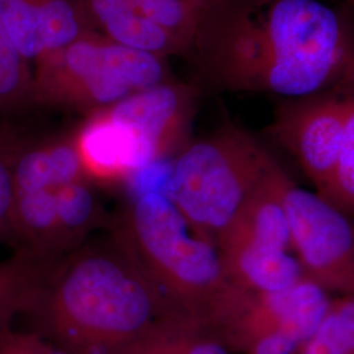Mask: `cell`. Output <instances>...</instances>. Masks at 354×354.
<instances>
[{
    "label": "cell",
    "mask_w": 354,
    "mask_h": 354,
    "mask_svg": "<svg viewBox=\"0 0 354 354\" xmlns=\"http://www.w3.org/2000/svg\"><path fill=\"white\" fill-rule=\"evenodd\" d=\"M171 313L176 311L111 235L50 261L24 317L30 332L66 354H130Z\"/></svg>",
    "instance_id": "cell-2"
},
{
    "label": "cell",
    "mask_w": 354,
    "mask_h": 354,
    "mask_svg": "<svg viewBox=\"0 0 354 354\" xmlns=\"http://www.w3.org/2000/svg\"><path fill=\"white\" fill-rule=\"evenodd\" d=\"M41 17L44 37L41 59L62 50L88 33L97 32L83 0H42Z\"/></svg>",
    "instance_id": "cell-17"
},
{
    "label": "cell",
    "mask_w": 354,
    "mask_h": 354,
    "mask_svg": "<svg viewBox=\"0 0 354 354\" xmlns=\"http://www.w3.org/2000/svg\"><path fill=\"white\" fill-rule=\"evenodd\" d=\"M288 176L276 160L235 223L218 243V250L251 247L291 252L289 218L283 203V184Z\"/></svg>",
    "instance_id": "cell-10"
},
{
    "label": "cell",
    "mask_w": 354,
    "mask_h": 354,
    "mask_svg": "<svg viewBox=\"0 0 354 354\" xmlns=\"http://www.w3.org/2000/svg\"><path fill=\"white\" fill-rule=\"evenodd\" d=\"M291 253L304 277L328 294L354 295V219L317 192L283 184Z\"/></svg>",
    "instance_id": "cell-6"
},
{
    "label": "cell",
    "mask_w": 354,
    "mask_h": 354,
    "mask_svg": "<svg viewBox=\"0 0 354 354\" xmlns=\"http://www.w3.org/2000/svg\"><path fill=\"white\" fill-rule=\"evenodd\" d=\"M317 194L354 219V86L348 96V112L335 169L327 185Z\"/></svg>",
    "instance_id": "cell-20"
},
{
    "label": "cell",
    "mask_w": 354,
    "mask_h": 354,
    "mask_svg": "<svg viewBox=\"0 0 354 354\" xmlns=\"http://www.w3.org/2000/svg\"><path fill=\"white\" fill-rule=\"evenodd\" d=\"M198 88L167 80L105 109L134 137L140 163L175 158L192 140Z\"/></svg>",
    "instance_id": "cell-8"
},
{
    "label": "cell",
    "mask_w": 354,
    "mask_h": 354,
    "mask_svg": "<svg viewBox=\"0 0 354 354\" xmlns=\"http://www.w3.org/2000/svg\"><path fill=\"white\" fill-rule=\"evenodd\" d=\"M230 279L241 290L266 294L285 290L306 279L291 252L226 247L218 250Z\"/></svg>",
    "instance_id": "cell-14"
},
{
    "label": "cell",
    "mask_w": 354,
    "mask_h": 354,
    "mask_svg": "<svg viewBox=\"0 0 354 354\" xmlns=\"http://www.w3.org/2000/svg\"><path fill=\"white\" fill-rule=\"evenodd\" d=\"M172 168L174 158H168L153 160L133 171L122 184L127 188V198L152 193L168 197Z\"/></svg>",
    "instance_id": "cell-24"
},
{
    "label": "cell",
    "mask_w": 354,
    "mask_h": 354,
    "mask_svg": "<svg viewBox=\"0 0 354 354\" xmlns=\"http://www.w3.org/2000/svg\"><path fill=\"white\" fill-rule=\"evenodd\" d=\"M330 301L327 291L307 279L285 290L252 294L221 340L227 348L244 351L257 336L279 330L302 345L319 328Z\"/></svg>",
    "instance_id": "cell-9"
},
{
    "label": "cell",
    "mask_w": 354,
    "mask_h": 354,
    "mask_svg": "<svg viewBox=\"0 0 354 354\" xmlns=\"http://www.w3.org/2000/svg\"><path fill=\"white\" fill-rule=\"evenodd\" d=\"M57 218L58 259L84 244L89 234L104 223L105 213L92 181H76L57 190Z\"/></svg>",
    "instance_id": "cell-15"
},
{
    "label": "cell",
    "mask_w": 354,
    "mask_h": 354,
    "mask_svg": "<svg viewBox=\"0 0 354 354\" xmlns=\"http://www.w3.org/2000/svg\"><path fill=\"white\" fill-rule=\"evenodd\" d=\"M95 29L114 42L158 57L184 54L187 48L155 26L130 0H83Z\"/></svg>",
    "instance_id": "cell-13"
},
{
    "label": "cell",
    "mask_w": 354,
    "mask_h": 354,
    "mask_svg": "<svg viewBox=\"0 0 354 354\" xmlns=\"http://www.w3.org/2000/svg\"><path fill=\"white\" fill-rule=\"evenodd\" d=\"M301 344L288 333L273 330L253 339L245 348V354H297Z\"/></svg>",
    "instance_id": "cell-27"
},
{
    "label": "cell",
    "mask_w": 354,
    "mask_h": 354,
    "mask_svg": "<svg viewBox=\"0 0 354 354\" xmlns=\"http://www.w3.org/2000/svg\"><path fill=\"white\" fill-rule=\"evenodd\" d=\"M353 86L281 99L266 129L268 137L301 167L317 193L327 185L335 169Z\"/></svg>",
    "instance_id": "cell-7"
},
{
    "label": "cell",
    "mask_w": 354,
    "mask_h": 354,
    "mask_svg": "<svg viewBox=\"0 0 354 354\" xmlns=\"http://www.w3.org/2000/svg\"><path fill=\"white\" fill-rule=\"evenodd\" d=\"M138 12L190 50L203 11L190 0H130Z\"/></svg>",
    "instance_id": "cell-21"
},
{
    "label": "cell",
    "mask_w": 354,
    "mask_h": 354,
    "mask_svg": "<svg viewBox=\"0 0 354 354\" xmlns=\"http://www.w3.org/2000/svg\"><path fill=\"white\" fill-rule=\"evenodd\" d=\"M188 354H228V351L215 333L197 324L190 335Z\"/></svg>",
    "instance_id": "cell-28"
},
{
    "label": "cell",
    "mask_w": 354,
    "mask_h": 354,
    "mask_svg": "<svg viewBox=\"0 0 354 354\" xmlns=\"http://www.w3.org/2000/svg\"><path fill=\"white\" fill-rule=\"evenodd\" d=\"M344 1H345V6H346V10L352 13L354 17V0H344Z\"/></svg>",
    "instance_id": "cell-30"
},
{
    "label": "cell",
    "mask_w": 354,
    "mask_h": 354,
    "mask_svg": "<svg viewBox=\"0 0 354 354\" xmlns=\"http://www.w3.org/2000/svg\"><path fill=\"white\" fill-rule=\"evenodd\" d=\"M0 354H66L30 330L11 329L0 339Z\"/></svg>",
    "instance_id": "cell-26"
},
{
    "label": "cell",
    "mask_w": 354,
    "mask_h": 354,
    "mask_svg": "<svg viewBox=\"0 0 354 354\" xmlns=\"http://www.w3.org/2000/svg\"><path fill=\"white\" fill-rule=\"evenodd\" d=\"M193 319L171 313L159 319L130 354H188Z\"/></svg>",
    "instance_id": "cell-22"
},
{
    "label": "cell",
    "mask_w": 354,
    "mask_h": 354,
    "mask_svg": "<svg viewBox=\"0 0 354 354\" xmlns=\"http://www.w3.org/2000/svg\"><path fill=\"white\" fill-rule=\"evenodd\" d=\"M111 232L174 311L219 339L247 307L252 292L230 279L218 248L192 231L165 194L127 198Z\"/></svg>",
    "instance_id": "cell-3"
},
{
    "label": "cell",
    "mask_w": 354,
    "mask_h": 354,
    "mask_svg": "<svg viewBox=\"0 0 354 354\" xmlns=\"http://www.w3.org/2000/svg\"><path fill=\"white\" fill-rule=\"evenodd\" d=\"M49 263L19 251L0 261V339L24 315Z\"/></svg>",
    "instance_id": "cell-16"
},
{
    "label": "cell",
    "mask_w": 354,
    "mask_h": 354,
    "mask_svg": "<svg viewBox=\"0 0 354 354\" xmlns=\"http://www.w3.org/2000/svg\"><path fill=\"white\" fill-rule=\"evenodd\" d=\"M190 1H192V0H190ZM192 3H193V1H192Z\"/></svg>",
    "instance_id": "cell-31"
},
{
    "label": "cell",
    "mask_w": 354,
    "mask_h": 354,
    "mask_svg": "<svg viewBox=\"0 0 354 354\" xmlns=\"http://www.w3.org/2000/svg\"><path fill=\"white\" fill-rule=\"evenodd\" d=\"M0 21V111L33 104L35 75Z\"/></svg>",
    "instance_id": "cell-19"
},
{
    "label": "cell",
    "mask_w": 354,
    "mask_h": 354,
    "mask_svg": "<svg viewBox=\"0 0 354 354\" xmlns=\"http://www.w3.org/2000/svg\"><path fill=\"white\" fill-rule=\"evenodd\" d=\"M213 88L292 99L354 83V17L322 0H213L190 50Z\"/></svg>",
    "instance_id": "cell-1"
},
{
    "label": "cell",
    "mask_w": 354,
    "mask_h": 354,
    "mask_svg": "<svg viewBox=\"0 0 354 354\" xmlns=\"http://www.w3.org/2000/svg\"><path fill=\"white\" fill-rule=\"evenodd\" d=\"M192 1H193V3H194V4H196V6L203 11V8H205L209 3H212L213 0H192Z\"/></svg>",
    "instance_id": "cell-29"
},
{
    "label": "cell",
    "mask_w": 354,
    "mask_h": 354,
    "mask_svg": "<svg viewBox=\"0 0 354 354\" xmlns=\"http://www.w3.org/2000/svg\"><path fill=\"white\" fill-rule=\"evenodd\" d=\"M88 180L76 151L74 136L36 143H17L12 162L13 193L58 190Z\"/></svg>",
    "instance_id": "cell-12"
},
{
    "label": "cell",
    "mask_w": 354,
    "mask_h": 354,
    "mask_svg": "<svg viewBox=\"0 0 354 354\" xmlns=\"http://www.w3.org/2000/svg\"><path fill=\"white\" fill-rule=\"evenodd\" d=\"M76 151L92 183L122 185L140 168V153L130 130L105 109L93 112L74 134Z\"/></svg>",
    "instance_id": "cell-11"
},
{
    "label": "cell",
    "mask_w": 354,
    "mask_h": 354,
    "mask_svg": "<svg viewBox=\"0 0 354 354\" xmlns=\"http://www.w3.org/2000/svg\"><path fill=\"white\" fill-rule=\"evenodd\" d=\"M42 0H0V21L28 64L44 54Z\"/></svg>",
    "instance_id": "cell-18"
},
{
    "label": "cell",
    "mask_w": 354,
    "mask_h": 354,
    "mask_svg": "<svg viewBox=\"0 0 354 354\" xmlns=\"http://www.w3.org/2000/svg\"><path fill=\"white\" fill-rule=\"evenodd\" d=\"M17 143L0 140V239H7L12 205V162Z\"/></svg>",
    "instance_id": "cell-25"
},
{
    "label": "cell",
    "mask_w": 354,
    "mask_h": 354,
    "mask_svg": "<svg viewBox=\"0 0 354 354\" xmlns=\"http://www.w3.org/2000/svg\"><path fill=\"white\" fill-rule=\"evenodd\" d=\"M276 160L252 133L228 122L192 138L174 158L168 198L192 231L216 247Z\"/></svg>",
    "instance_id": "cell-4"
},
{
    "label": "cell",
    "mask_w": 354,
    "mask_h": 354,
    "mask_svg": "<svg viewBox=\"0 0 354 354\" xmlns=\"http://www.w3.org/2000/svg\"><path fill=\"white\" fill-rule=\"evenodd\" d=\"M319 330L336 342L345 354H354V295L330 301Z\"/></svg>",
    "instance_id": "cell-23"
},
{
    "label": "cell",
    "mask_w": 354,
    "mask_h": 354,
    "mask_svg": "<svg viewBox=\"0 0 354 354\" xmlns=\"http://www.w3.org/2000/svg\"><path fill=\"white\" fill-rule=\"evenodd\" d=\"M165 59L92 32L35 66L33 104L89 114L108 109L169 80Z\"/></svg>",
    "instance_id": "cell-5"
}]
</instances>
